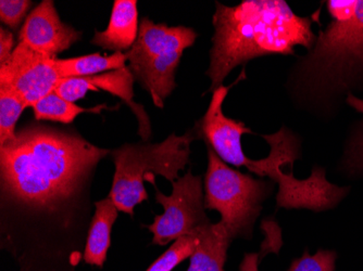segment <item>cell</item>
<instances>
[{"mask_svg": "<svg viewBox=\"0 0 363 271\" xmlns=\"http://www.w3.org/2000/svg\"><path fill=\"white\" fill-rule=\"evenodd\" d=\"M110 151L79 134L28 127L0 146L3 218L38 233L74 227L89 213V190Z\"/></svg>", "mask_w": 363, "mask_h": 271, "instance_id": "1", "label": "cell"}, {"mask_svg": "<svg viewBox=\"0 0 363 271\" xmlns=\"http://www.w3.org/2000/svg\"><path fill=\"white\" fill-rule=\"evenodd\" d=\"M315 16H301L284 0H242L230 7L217 1L212 16L214 33L206 75L207 93L223 86L230 73L262 57L294 56L296 47L309 50L317 35Z\"/></svg>", "mask_w": 363, "mask_h": 271, "instance_id": "2", "label": "cell"}, {"mask_svg": "<svg viewBox=\"0 0 363 271\" xmlns=\"http://www.w3.org/2000/svg\"><path fill=\"white\" fill-rule=\"evenodd\" d=\"M294 109L319 121L337 116L348 96L363 91V0L350 21H332L296 56L284 81Z\"/></svg>", "mask_w": 363, "mask_h": 271, "instance_id": "3", "label": "cell"}, {"mask_svg": "<svg viewBox=\"0 0 363 271\" xmlns=\"http://www.w3.org/2000/svg\"><path fill=\"white\" fill-rule=\"evenodd\" d=\"M196 139L193 127L182 136L173 132L158 144H125L110 151L116 172L108 197L120 212L133 216L135 207L148 200L145 180L161 176L174 183L191 163V146Z\"/></svg>", "mask_w": 363, "mask_h": 271, "instance_id": "4", "label": "cell"}, {"mask_svg": "<svg viewBox=\"0 0 363 271\" xmlns=\"http://www.w3.org/2000/svg\"><path fill=\"white\" fill-rule=\"evenodd\" d=\"M270 146V154L262 160H252L246 168L258 177H268L279 185L277 193V209L328 211L337 207L347 197L350 187H340L330 183L325 168L315 166L306 179L296 178L293 167L286 172L285 167L301 158V139L298 134L283 125L274 134H260Z\"/></svg>", "mask_w": 363, "mask_h": 271, "instance_id": "5", "label": "cell"}, {"mask_svg": "<svg viewBox=\"0 0 363 271\" xmlns=\"http://www.w3.org/2000/svg\"><path fill=\"white\" fill-rule=\"evenodd\" d=\"M208 164L203 179L205 207L217 211L230 239L252 240L263 203L274 190L272 180L255 178L232 168L207 146Z\"/></svg>", "mask_w": 363, "mask_h": 271, "instance_id": "6", "label": "cell"}, {"mask_svg": "<svg viewBox=\"0 0 363 271\" xmlns=\"http://www.w3.org/2000/svg\"><path fill=\"white\" fill-rule=\"evenodd\" d=\"M197 38V32L187 26L155 23L148 18L140 22L138 40L125 52L128 67L159 109L177 88L175 75L182 57Z\"/></svg>", "mask_w": 363, "mask_h": 271, "instance_id": "7", "label": "cell"}, {"mask_svg": "<svg viewBox=\"0 0 363 271\" xmlns=\"http://www.w3.org/2000/svg\"><path fill=\"white\" fill-rule=\"evenodd\" d=\"M152 185L156 189L157 203L163 207V213L146 227L152 233V244L168 246L211 223L206 213L203 177L189 171L172 183L170 195L161 192L156 183Z\"/></svg>", "mask_w": 363, "mask_h": 271, "instance_id": "8", "label": "cell"}, {"mask_svg": "<svg viewBox=\"0 0 363 271\" xmlns=\"http://www.w3.org/2000/svg\"><path fill=\"white\" fill-rule=\"evenodd\" d=\"M57 59L38 54L19 42L11 57L0 64V86L11 89L32 108L55 91L60 81Z\"/></svg>", "mask_w": 363, "mask_h": 271, "instance_id": "9", "label": "cell"}, {"mask_svg": "<svg viewBox=\"0 0 363 271\" xmlns=\"http://www.w3.org/2000/svg\"><path fill=\"white\" fill-rule=\"evenodd\" d=\"M245 70L230 86H221L212 93L211 101L207 112L201 120L195 124L198 139L205 142L226 164L235 167H247L250 158L245 154L242 146L244 134H254L242 122L228 117L223 113L224 100L228 91L238 81L245 79Z\"/></svg>", "mask_w": 363, "mask_h": 271, "instance_id": "10", "label": "cell"}, {"mask_svg": "<svg viewBox=\"0 0 363 271\" xmlns=\"http://www.w3.org/2000/svg\"><path fill=\"white\" fill-rule=\"evenodd\" d=\"M81 38L82 32L61 21L54 1L43 0L24 21L19 42L38 54L57 59Z\"/></svg>", "mask_w": 363, "mask_h": 271, "instance_id": "11", "label": "cell"}, {"mask_svg": "<svg viewBox=\"0 0 363 271\" xmlns=\"http://www.w3.org/2000/svg\"><path fill=\"white\" fill-rule=\"evenodd\" d=\"M138 10L136 0H116L108 28L96 30L91 44L117 54L128 52L138 40Z\"/></svg>", "mask_w": 363, "mask_h": 271, "instance_id": "12", "label": "cell"}, {"mask_svg": "<svg viewBox=\"0 0 363 271\" xmlns=\"http://www.w3.org/2000/svg\"><path fill=\"white\" fill-rule=\"evenodd\" d=\"M119 209L109 197L95 202V212L89 224L83 260L89 266L104 268L107 260L108 250L111 246L112 227Z\"/></svg>", "mask_w": 363, "mask_h": 271, "instance_id": "13", "label": "cell"}, {"mask_svg": "<svg viewBox=\"0 0 363 271\" xmlns=\"http://www.w3.org/2000/svg\"><path fill=\"white\" fill-rule=\"evenodd\" d=\"M199 242L186 271H224L230 239L221 221L198 229Z\"/></svg>", "mask_w": 363, "mask_h": 271, "instance_id": "14", "label": "cell"}, {"mask_svg": "<svg viewBox=\"0 0 363 271\" xmlns=\"http://www.w3.org/2000/svg\"><path fill=\"white\" fill-rule=\"evenodd\" d=\"M86 79L98 91H105L111 95L117 96L132 109L138 118V134L144 142H148L152 137L150 116L145 111L143 105L134 103L133 83L135 79L130 72V67L125 65L118 70L110 71L95 76H89Z\"/></svg>", "mask_w": 363, "mask_h": 271, "instance_id": "15", "label": "cell"}, {"mask_svg": "<svg viewBox=\"0 0 363 271\" xmlns=\"http://www.w3.org/2000/svg\"><path fill=\"white\" fill-rule=\"evenodd\" d=\"M128 57L123 52L104 56L91 54L77 58L57 59V67L61 79L69 77H89L103 74L125 67Z\"/></svg>", "mask_w": 363, "mask_h": 271, "instance_id": "16", "label": "cell"}, {"mask_svg": "<svg viewBox=\"0 0 363 271\" xmlns=\"http://www.w3.org/2000/svg\"><path fill=\"white\" fill-rule=\"evenodd\" d=\"M105 109H109L108 105H101L85 109V108L79 107L77 103L67 101L60 96L57 95L55 91L43 98L32 107L34 116L38 121L57 122V123L65 124V125L72 124L75 118L81 115L82 113L101 114V111Z\"/></svg>", "mask_w": 363, "mask_h": 271, "instance_id": "17", "label": "cell"}, {"mask_svg": "<svg viewBox=\"0 0 363 271\" xmlns=\"http://www.w3.org/2000/svg\"><path fill=\"white\" fill-rule=\"evenodd\" d=\"M28 108L18 93L0 86V146L16 137V125L24 110Z\"/></svg>", "mask_w": 363, "mask_h": 271, "instance_id": "18", "label": "cell"}, {"mask_svg": "<svg viewBox=\"0 0 363 271\" xmlns=\"http://www.w3.org/2000/svg\"><path fill=\"white\" fill-rule=\"evenodd\" d=\"M340 169L350 178H363V118L352 124L345 142Z\"/></svg>", "mask_w": 363, "mask_h": 271, "instance_id": "19", "label": "cell"}, {"mask_svg": "<svg viewBox=\"0 0 363 271\" xmlns=\"http://www.w3.org/2000/svg\"><path fill=\"white\" fill-rule=\"evenodd\" d=\"M199 242V233L197 231L189 236H182L172 246L161 254L146 271H172L181 263L191 258Z\"/></svg>", "mask_w": 363, "mask_h": 271, "instance_id": "20", "label": "cell"}, {"mask_svg": "<svg viewBox=\"0 0 363 271\" xmlns=\"http://www.w3.org/2000/svg\"><path fill=\"white\" fill-rule=\"evenodd\" d=\"M336 258L334 250H319L311 255L306 250L301 258L293 260L287 271H334Z\"/></svg>", "mask_w": 363, "mask_h": 271, "instance_id": "21", "label": "cell"}, {"mask_svg": "<svg viewBox=\"0 0 363 271\" xmlns=\"http://www.w3.org/2000/svg\"><path fill=\"white\" fill-rule=\"evenodd\" d=\"M89 91H99L89 83L86 77H69L60 79L55 88L57 95L73 103L83 99Z\"/></svg>", "mask_w": 363, "mask_h": 271, "instance_id": "22", "label": "cell"}, {"mask_svg": "<svg viewBox=\"0 0 363 271\" xmlns=\"http://www.w3.org/2000/svg\"><path fill=\"white\" fill-rule=\"evenodd\" d=\"M32 4L30 0H1L0 1V20L10 30H19L26 13L32 7Z\"/></svg>", "mask_w": 363, "mask_h": 271, "instance_id": "23", "label": "cell"}, {"mask_svg": "<svg viewBox=\"0 0 363 271\" xmlns=\"http://www.w3.org/2000/svg\"><path fill=\"white\" fill-rule=\"evenodd\" d=\"M328 13L331 14L333 21H350L358 11L359 0H328L326 1Z\"/></svg>", "mask_w": 363, "mask_h": 271, "instance_id": "24", "label": "cell"}, {"mask_svg": "<svg viewBox=\"0 0 363 271\" xmlns=\"http://www.w3.org/2000/svg\"><path fill=\"white\" fill-rule=\"evenodd\" d=\"M14 48L13 34L9 30L0 28V64L11 57Z\"/></svg>", "mask_w": 363, "mask_h": 271, "instance_id": "25", "label": "cell"}, {"mask_svg": "<svg viewBox=\"0 0 363 271\" xmlns=\"http://www.w3.org/2000/svg\"><path fill=\"white\" fill-rule=\"evenodd\" d=\"M240 271H259L258 253H247L240 265Z\"/></svg>", "mask_w": 363, "mask_h": 271, "instance_id": "26", "label": "cell"}, {"mask_svg": "<svg viewBox=\"0 0 363 271\" xmlns=\"http://www.w3.org/2000/svg\"><path fill=\"white\" fill-rule=\"evenodd\" d=\"M346 105L356 110L359 113L363 114V100L354 95H350L346 99Z\"/></svg>", "mask_w": 363, "mask_h": 271, "instance_id": "27", "label": "cell"}]
</instances>
